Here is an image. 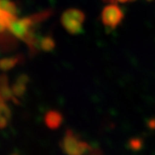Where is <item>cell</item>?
Returning a JSON list of instances; mask_svg holds the SVG:
<instances>
[{
  "mask_svg": "<svg viewBox=\"0 0 155 155\" xmlns=\"http://www.w3.org/2000/svg\"><path fill=\"white\" fill-rule=\"evenodd\" d=\"M13 94L5 81H0V126H3L8 121L9 112L8 101L12 98Z\"/></svg>",
  "mask_w": 155,
  "mask_h": 155,
  "instance_id": "cell-3",
  "label": "cell"
},
{
  "mask_svg": "<svg viewBox=\"0 0 155 155\" xmlns=\"http://www.w3.org/2000/svg\"><path fill=\"white\" fill-rule=\"evenodd\" d=\"M107 3H113V4H119V3H128L133 2L135 0H105ZM148 1H155V0H148Z\"/></svg>",
  "mask_w": 155,
  "mask_h": 155,
  "instance_id": "cell-4",
  "label": "cell"
},
{
  "mask_svg": "<svg viewBox=\"0 0 155 155\" xmlns=\"http://www.w3.org/2000/svg\"><path fill=\"white\" fill-rule=\"evenodd\" d=\"M123 19L124 13L121 12L120 8L118 6V4L108 3V5H107L103 9L102 21L103 24L107 27L115 28L120 24Z\"/></svg>",
  "mask_w": 155,
  "mask_h": 155,
  "instance_id": "cell-2",
  "label": "cell"
},
{
  "mask_svg": "<svg viewBox=\"0 0 155 155\" xmlns=\"http://www.w3.org/2000/svg\"><path fill=\"white\" fill-rule=\"evenodd\" d=\"M61 23L70 34H78V33H81L82 31L84 14L79 9H68L63 13Z\"/></svg>",
  "mask_w": 155,
  "mask_h": 155,
  "instance_id": "cell-1",
  "label": "cell"
}]
</instances>
